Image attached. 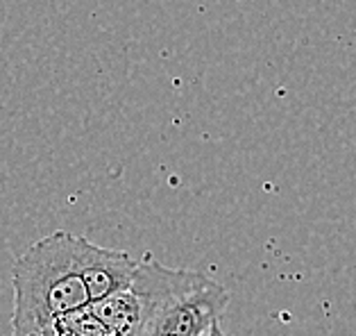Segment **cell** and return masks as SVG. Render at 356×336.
<instances>
[{"label":"cell","instance_id":"1","mask_svg":"<svg viewBox=\"0 0 356 336\" xmlns=\"http://www.w3.org/2000/svg\"><path fill=\"white\" fill-rule=\"evenodd\" d=\"M136 264L64 230L34 241L12 266V336H43L57 318L129 289Z\"/></svg>","mask_w":356,"mask_h":336},{"label":"cell","instance_id":"2","mask_svg":"<svg viewBox=\"0 0 356 336\" xmlns=\"http://www.w3.org/2000/svg\"><path fill=\"white\" fill-rule=\"evenodd\" d=\"M132 291L143 307L141 336H202L229 305V293L220 282L159 262L136 264Z\"/></svg>","mask_w":356,"mask_h":336},{"label":"cell","instance_id":"3","mask_svg":"<svg viewBox=\"0 0 356 336\" xmlns=\"http://www.w3.org/2000/svg\"><path fill=\"white\" fill-rule=\"evenodd\" d=\"M143 307L129 289L57 318L43 336H141Z\"/></svg>","mask_w":356,"mask_h":336},{"label":"cell","instance_id":"4","mask_svg":"<svg viewBox=\"0 0 356 336\" xmlns=\"http://www.w3.org/2000/svg\"><path fill=\"white\" fill-rule=\"evenodd\" d=\"M202 336H227V334H225L222 325H220V321H218V323L209 325V330H207V332H204Z\"/></svg>","mask_w":356,"mask_h":336}]
</instances>
